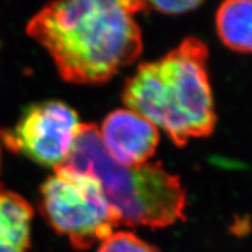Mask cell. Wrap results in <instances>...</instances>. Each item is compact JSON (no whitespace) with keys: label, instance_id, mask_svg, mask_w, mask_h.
Wrapping results in <instances>:
<instances>
[{"label":"cell","instance_id":"cell-5","mask_svg":"<svg viewBox=\"0 0 252 252\" xmlns=\"http://www.w3.org/2000/svg\"><path fill=\"white\" fill-rule=\"evenodd\" d=\"M81 124L68 104L46 100L27 106L17 124L11 130L0 131V135L12 152L56 168L68 159Z\"/></svg>","mask_w":252,"mask_h":252},{"label":"cell","instance_id":"cell-8","mask_svg":"<svg viewBox=\"0 0 252 252\" xmlns=\"http://www.w3.org/2000/svg\"><path fill=\"white\" fill-rule=\"evenodd\" d=\"M215 21L223 45L238 53H252V0L222 2Z\"/></svg>","mask_w":252,"mask_h":252},{"label":"cell","instance_id":"cell-9","mask_svg":"<svg viewBox=\"0 0 252 252\" xmlns=\"http://www.w3.org/2000/svg\"><path fill=\"white\" fill-rule=\"evenodd\" d=\"M97 252H161L130 231H115L99 244Z\"/></svg>","mask_w":252,"mask_h":252},{"label":"cell","instance_id":"cell-7","mask_svg":"<svg viewBox=\"0 0 252 252\" xmlns=\"http://www.w3.org/2000/svg\"><path fill=\"white\" fill-rule=\"evenodd\" d=\"M33 216L27 200L0 184V252H30Z\"/></svg>","mask_w":252,"mask_h":252},{"label":"cell","instance_id":"cell-3","mask_svg":"<svg viewBox=\"0 0 252 252\" xmlns=\"http://www.w3.org/2000/svg\"><path fill=\"white\" fill-rule=\"evenodd\" d=\"M63 166L94 175L121 220V225L160 229L185 220L187 195L178 175L161 162L123 166L105 150L99 128L83 124Z\"/></svg>","mask_w":252,"mask_h":252},{"label":"cell","instance_id":"cell-1","mask_svg":"<svg viewBox=\"0 0 252 252\" xmlns=\"http://www.w3.org/2000/svg\"><path fill=\"white\" fill-rule=\"evenodd\" d=\"M145 1L71 0L50 2L27 25V33L45 48L63 80L105 83L139 58L143 50L137 12Z\"/></svg>","mask_w":252,"mask_h":252},{"label":"cell","instance_id":"cell-4","mask_svg":"<svg viewBox=\"0 0 252 252\" xmlns=\"http://www.w3.org/2000/svg\"><path fill=\"white\" fill-rule=\"evenodd\" d=\"M40 208L50 226L81 251L100 244L121 225L100 182L89 173L63 165L41 186Z\"/></svg>","mask_w":252,"mask_h":252},{"label":"cell","instance_id":"cell-6","mask_svg":"<svg viewBox=\"0 0 252 252\" xmlns=\"http://www.w3.org/2000/svg\"><path fill=\"white\" fill-rule=\"evenodd\" d=\"M99 135L110 157L127 167L149 162L160 141L159 128L130 109L110 112L103 121Z\"/></svg>","mask_w":252,"mask_h":252},{"label":"cell","instance_id":"cell-10","mask_svg":"<svg viewBox=\"0 0 252 252\" xmlns=\"http://www.w3.org/2000/svg\"><path fill=\"white\" fill-rule=\"evenodd\" d=\"M202 5V1H190V0H186V1H152L147 2V7L156 9L157 12L163 14H182L186 12L193 11L197 8L198 6Z\"/></svg>","mask_w":252,"mask_h":252},{"label":"cell","instance_id":"cell-11","mask_svg":"<svg viewBox=\"0 0 252 252\" xmlns=\"http://www.w3.org/2000/svg\"><path fill=\"white\" fill-rule=\"evenodd\" d=\"M0 139H1V135H0ZM0 141H1V140H0Z\"/></svg>","mask_w":252,"mask_h":252},{"label":"cell","instance_id":"cell-2","mask_svg":"<svg viewBox=\"0 0 252 252\" xmlns=\"http://www.w3.org/2000/svg\"><path fill=\"white\" fill-rule=\"evenodd\" d=\"M209 50L189 36L157 61L144 62L125 82V106L161 128L176 146L213 133L216 125L208 74Z\"/></svg>","mask_w":252,"mask_h":252}]
</instances>
